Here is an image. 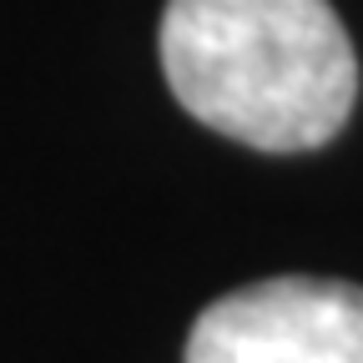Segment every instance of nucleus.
<instances>
[{
    "mask_svg": "<svg viewBox=\"0 0 363 363\" xmlns=\"http://www.w3.org/2000/svg\"><path fill=\"white\" fill-rule=\"evenodd\" d=\"M182 363H363V288L262 278L202 308Z\"/></svg>",
    "mask_w": 363,
    "mask_h": 363,
    "instance_id": "obj_2",
    "label": "nucleus"
},
{
    "mask_svg": "<svg viewBox=\"0 0 363 363\" xmlns=\"http://www.w3.org/2000/svg\"><path fill=\"white\" fill-rule=\"evenodd\" d=\"M162 71L202 126L257 152H313L358 96L353 40L328 0H167Z\"/></svg>",
    "mask_w": 363,
    "mask_h": 363,
    "instance_id": "obj_1",
    "label": "nucleus"
}]
</instances>
